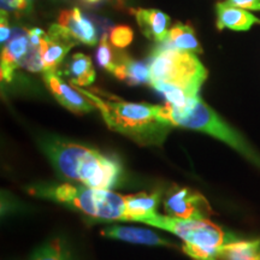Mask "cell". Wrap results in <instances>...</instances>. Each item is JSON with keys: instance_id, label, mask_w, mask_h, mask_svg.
<instances>
[{"instance_id": "8992f818", "label": "cell", "mask_w": 260, "mask_h": 260, "mask_svg": "<svg viewBox=\"0 0 260 260\" xmlns=\"http://www.w3.org/2000/svg\"><path fill=\"white\" fill-rule=\"evenodd\" d=\"M141 223L176 235L183 241V252L193 260H213L226 242L235 239L210 219H182L153 213Z\"/></svg>"}, {"instance_id": "cb8c5ba5", "label": "cell", "mask_w": 260, "mask_h": 260, "mask_svg": "<svg viewBox=\"0 0 260 260\" xmlns=\"http://www.w3.org/2000/svg\"><path fill=\"white\" fill-rule=\"evenodd\" d=\"M229 4L243 10L260 11V0H226Z\"/></svg>"}, {"instance_id": "52a82bcc", "label": "cell", "mask_w": 260, "mask_h": 260, "mask_svg": "<svg viewBox=\"0 0 260 260\" xmlns=\"http://www.w3.org/2000/svg\"><path fill=\"white\" fill-rule=\"evenodd\" d=\"M167 216L182 219H210L212 214L209 201L190 188L172 187L164 200Z\"/></svg>"}, {"instance_id": "44dd1931", "label": "cell", "mask_w": 260, "mask_h": 260, "mask_svg": "<svg viewBox=\"0 0 260 260\" xmlns=\"http://www.w3.org/2000/svg\"><path fill=\"white\" fill-rule=\"evenodd\" d=\"M32 260H69V256L59 240H53L42 247Z\"/></svg>"}, {"instance_id": "6da1fadb", "label": "cell", "mask_w": 260, "mask_h": 260, "mask_svg": "<svg viewBox=\"0 0 260 260\" xmlns=\"http://www.w3.org/2000/svg\"><path fill=\"white\" fill-rule=\"evenodd\" d=\"M149 86L167 99L168 104L184 110L199 99L207 79V70L195 54L159 45L148 58Z\"/></svg>"}, {"instance_id": "603a6c76", "label": "cell", "mask_w": 260, "mask_h": 260, "mask_svg": "<svg viewBox=\"0 0 260 260\" xmlns=\"http://www.w3.org/2000/svg\"><path fill=\"white\" fill-rule=\"evenodd\" d=\"M28 0H2V10L4 11H25L29 8Z\"/></svg>"}, {"instance_id": "484cf974", "label": "cell", "mask_w": 260, "mask_h": 260, "mask_svg": "<svg viewBox=\"0 0 260 260\" xmlns=\"http://www.w3.org/2000/svg\"><path fill=\"white\" fill-rule=\"evenodd\" d=\"M87 2L90 3V4H93V3H98V2H100V0H87Z\"/></svg>"}, {"instance_id": "7c38bea8", "label": "cell", "mask_w": 260, "mask_h": 260, "mask_svg": "<svg viewBox=\"0 0 260 260\" xmlns=\"http://www.w3.org/2000/svg\"><path fill=\"white\" fill-rule=\"evenodd\" d=\"M136 22L146 38L158 44L168 40L170 17L154 9H138L134 11Z\"/></svg>"}, {"instance_id": "4316f807", "label": "cell", "mask_w": 260, "mask_h": 260, "mask_svg": "<svg viewBox=\"0 0 260 260\" xmlns=\"http://www.w3.org/2000/svg\"><path fill=\"white\" fill-rule=\"evenodd\" d=\"M28 3H29V4H30V3H31V0H28Z\"/></svg>"}, {"instance_id": "9c48e42d", "label": "cell", "mask_w": 260, "mask_h": 260, "mask_svg": "<svg viewBox=\"0 0 260 260\" xmlns=\"http://www.w3.org/2000/svg\"><path fill=\"white\" fill-rule=\"evenodd\" d=\"M31 48V41L25 30L16 29L14 37L3 45L2 48V64H0V75L2 81L10 82L14 77L15 71L18 68H23L29 51Z\"/></svg>"}, {"instance_id": "4fadbf2b", "label": "cell", "mask_w": 260, "mask_h": 260, "mask_svg": "<svg viewBox=\"0 0 260 260\" xmlns=\"http://www.w3.org/2000/svg\"><path fill=\"white\" fill-rule=\"evenodd\" d=\"M102 235L109 239L121 240L124 242L138 243V245L146 246H171L169 240L164 239L157 233L149 229L135 226H123L112 225L102 230Z\"/></svg>"}, {"instance_id": "ffe728a7", "label": "cell", "mask_w": 260, "mask_h": 260, "mask_svg": "<svg viewBox=\"0 0 260 260\" xmlns=\"http://www.w3.org/2000/svg\"><path fill=\"white\" fill-rule=\"evenodd\" d=\"M116 60L117 54L113 53L111 46L109 45L106 35H103L102 40H100L99 48L96 51V61L103 69L109 71V73H113L116 68Z\"/></svg>"}, {"instance_id": "5b68a950", "label": "cell", "mask_w": 260, "mask_h": 260, "mask_svg": "<svg viewBox=\"0 0 260 260\" xmlns=\"http://www.w3.org/2000/svg\"><path fill=\"white\" fill-rule=\"evenodd\" d=\"M32 194L74 207L90 217L104 220H130L129 197L112 189H98L83 184L61 183L32 189Z\"/></svg>"}, {"instance_id": "5bb4252c", "label": "cell", "mask_w": 260, "mask_h": 260, "mask_svg": "<svg viewBox=\"0 0 260 260\" xmlns=\"http://www.w3.org/2000/svg\"><path fill=\"white\" fill-rule=\"evenodd\" d=\"M217 11V28L232 29L236 31H246L251 29L252 25L260 24V19L254 15L249 14L247 10L236 8L228 2L218 3L216 5Z\"/></svg>"}, {"instance_id": "d4e9b609", "label": "cell", "mask_w": 260, "mask_h": 260, "mask_svg": "<svg viewBox=\"0 0 260 260\" xmlns=\"http://www.w3.org/2000/svg\"><path fill=\"white\" fill-rule=\"evenodd\" d=\"M10 25L8 14L4 10H2V19H0V41L2 45H5L10 40Z\"/></svg>"}, {"instance_id": "8fae6325", "label": "cell", "mask_w": 260, "mask_h": 260, "mask_svg": "<svg viewBox=\"0 0 260 260\" xmlns=\"http://www.w3.org/2000/svg\"><path fill=\"white\" fill-rule=\"evenodd\" d=\"M58 24L64 27L77 42L94 46L98 42L96 29L94 24L81 14L77 8L64 10L58 17Z\"/></svg>"}, {"instance_id": "3957f363", "label": "cell", "mask_w": 260, "mask_h": 260, "mask_svg": "<svg viewBox=\"0 0 260 260\" xmlns=\"http://www.w3.org/2000/svg\"><path fill=\"white\" fill-rule=\"evenodd\" d=\"M75 88L93 103L110 129L128 136L139 145H161L170 132L172 125L159 117L160 106L128 103L99 89Z\"/></svg>"}, {"instance_id": "2e32d148", "label": "cell", "mask_w": 260, "mask_h": 260, "mask_svg": "<svg viewBox=\"0 0 260 260\" xmlns=\"http://www.w3.org/2000/svg\"><path fill=\"white\" fill-rule=\"evenodd\" d=\"M63 73L74 87L84 88L90 86L95 80V70L92 60L88 56L82 53H75L74 56H71L65 64Z\"/></svg>"}, {"instance_id": "ac0fdd59", "label": "cell", "mask_w": 260, "mask_h": 260, "mask_svg": "<svg viewBox=\"0 0 260 260\" xmlns=\"http://www.w3.org/2000/svg\"><path fill=\"white\" fill-rule=\"evenodd\" d=\"M169 47L186 51L193 54H200L203 52L200 42L198 41L194 29L189 24L176 23L169 31L168 40L162 42Z\"/></svg>"}, {"instance_id": "30bf717a", "label": "cell", "mask_w": 260, "mask_h": 260, "mask_svg": "<svg viewBox=\"0 0 260 260\" xmlns=\"http://www.w3.org/2000/svg\"><path fill=\"white\" fill-rule=\"evenodd\" d=\"M44 81L57 102L69 111L82 115L95 109L93 103L83 96V94H81L76 88L68 86L60 79L58 73H44Z\"/></svg>"}, {"instance_id": "7402d4cb", "label": "cell", "mask_w": 260, "mask_h": 260, "mask_svg": "<svg viewBox=\"0 0 260 260\" xmlns=\"http://www.w3.org/2000/svg\"><path fill=\"white\" fill-rule=\"evenodd\" d=\"M133 37L134 32L128 25H117L110 32V42L117 48H124L133 41Z\"/></svg>"}, {"instance_id": "7a4b0ae2", "label": "cell", "mask_w": 260, "mask_h": 260, "mask_svg": "<svg viewBox=\"0 0 260 260\" xmlns=\"http://www.w3.org/2000/svg\"><path fill=\"white\" fill-rule=\"evenodd\" d=\"M41 146L61 177L83 186L112 189L123 175L122 165L117 159L87 146L60 139L44 140Z\"/></svg>"}, {"instance_id": "d6986e66", "label": "cell", "mask_w": 260, "mask_h": 260, "mask_svg": "<svg viewBox=\"0 0 260 260\" xmlns=\"http://www.w3.org/2000/svg\"><path fill=\"white\" fill-rule=\"evenodd\" d=\"M129 197V213L132 222H142L146 217L157 213V207L160 200V194L138 193Z\"/></svg>"}, {"instance_id": "ba28073f", "label": "cell", "mask_w": 260, "mask_h": 260, "mask_svg": "<svg viewBox=\"0 0 260 260\" xmlns=\"http://www.w3.org/2000/svg\"><path fill=\"white\" fill-rule=\"evenodd\" d=\"M77 41L60 24H53L40 42V54L44 73H57L68 52Z\"/></svg>"}, {"instance_id": "277c9868", "label": "cell", "mask_w": 260, "mask_h": 260, "mask_svg": "<svg viewBox=\"0 0 260 260\" xmlns=\"http://www.w3.org/2000/svg\"><path fill=\"white\" fill-rule=\"evenodd\" d=\"M159 117L172 126L198 130L218 139L219 141L235 149L237 153L252 162L254 167L260 169V154L258 152L236 129L228 124L222 117L218 116V113L214 112L206 103L203 102L201 98L184 110L172 107L169 104L160 106Z\"/></svg>"}, {"instance_id": "e0dca14e", "label": "cell", "mask_w": 260, "mask_h": 260, "mask_svg": "<svg viewBox=\"0 0 260 260\" xmlns=\"http://www.w3.org/2000/svg\"><path fill=\"white\" fill-rule=\"evenodd\" d=\"M213 260H260V240L235 237L219 249Z\"/></svg>"}, {"instance_id": "9a60e30c", "label": "cell", "mask_w": 260, "mask_h": 260, "mask_svg": "<svg viewBox=\"0 0 260 260\" xmlns=\"http://www.w3.org/2000/svg\"><path fill=\"white\" fill-rule=\"evenodd\" d=\"M113 75L118 80L124 81L129 86H138V84H149V68L142 61L132 59L128 54H117L116 68Z\"/></svg>"}]
</instances>
